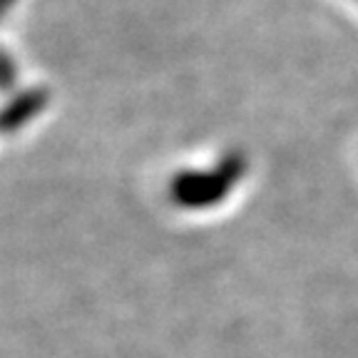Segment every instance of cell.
Masks as SVG:
<instances>
[{
    "label": "cell",
    "instance_id": "obj_1",
    "mask_svg": "<svg viewBox=\"0 0 358 358\" xmlns=\"http://www.w3.org/2000/svg\"><path fill=\"white\" fill-rule=\"evenodd\" d=\"M236 174V162H227V167L217 169V172H194L185 174L177 179L174 185V196L182 204H192V207H204L209 201H217L214 196H222L229 189L231 177Z\"/></svg>",
    "mask_w": 358,
    "mask_h": 358
},
{
    "label": "cell",
    "instance_id": "obj_2",
    "mask_svg": "<svg viewBox=\"0 0 358 358\" xmlns=\"http://www.w3.org/2000/svg\"><path fill=\"white\" fill-rule=\"evenodd\" d=\"M8 3H10V0H0V8H3V6H8Z\"/></svg>",
    "mask_w": 358,
    "mask_h": 358
}]
</instances>
